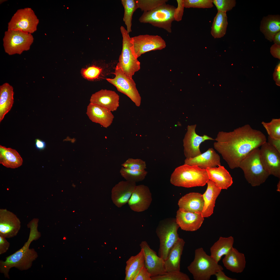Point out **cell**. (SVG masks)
<instances>
[{
	"mask_svg": "<svg viewBox=\"0 0 280 280\" xmlns=\"http://www.w3.org/2000/svg\"><path fill=\"white\" fill-rule=\"evenodd\" d=\"M215 139L214 149L232 169L238 168L241 161L248 153L267 142L263 132L249 124L231 131H219Z\"/></svg>",
	"mask_w": 280,
	"mask_h": 280,
	"instance_id": "obj_1",
	"label": "cell"
},
{
	"mask_svg": "<svg viewBox=\"0 0 280 280\" xmlns=\"http://www.w3.org/2000/svg\"><path fill=\"white\" fill-rule=\"evenodd\" d=\"M38 218L31 220L27 225L30 232L27 241L20 249L7 257L4 261L0 260V272L5 278L10 279L9 272L12 268L14 267L21 271L29 270L38 257L35 249L29 247L32 242L41 237V233L38 229Z\"/></svg>",
	"mask_w": 280,
	"mask_h": 280,
	"instance_id": "obj_2",
	"label": "cell"
},
{
	"mask_svg": "<svg viewBox=\"0 0 280 280\" xmlns=\"http://www.w3.org/2000/svg\"><path fill=\"white\" fill-rule=\"evenodd\" d=\"M208 180L206 169L184 164L175 169L170 181L175 186L190 188L204 186Z\"/></svg>",
	"mask_w": 280,
	"mask_h": 280,
	"instance_id": "obj_3",
	"label": "cell"
},
{
	"mask_svg": "<svg viewBox=\"0 0 280 280\" xmlns=\"http://www.w3.org/2000/svg\"><path fill=\"white\" fill-rule=\"evenodd\" d=\"M239 167L242 170L245 179L253 186L263 183L270 175L261 163L259 148L253 149L244 157L240 162Z\"/></svg>",
	"mask_w": 280,
	"mask_h": 280,
	"instance_id": "obj_4",
	"label": "cell"
},
{
	"mask_svg": "<svg viewBox=\"0 0 280 280\" xmlns=\"http://www.w3.org/2000/svg\"><path fill=\"white\" fill-rule=\"evenodd\" d=\"M187 269L195 280H209L212 276L223 269L202 248L195 250L194 259Z\"/></svg>",
	"mask_w": 280,
	"mask_h": 280,
	"instance_id": "obj_5",
	"label": "cell"
},
{
	"mask_svg": "<svg viewBox=\"0 0 280 280\" xmlns=\"http://www.w3.org/2000/svg\"><path fill=\"white\" fill-rule=\"evenodd\" d=\"M179 227L176 219L163 221L157 227L156 233L159 241L158 256L165 260L171 249L180 238Z\"/></svg>",
	"mask_w": 280,
	"mask_h": 280,
	"instance_id": "obj_6",
	"label": "cell"
},
{
	"mask_svg": "<svg viewBox=\"0 0 280 280\" xmlns=\"http://www.w3.org/2000/svg\"><path fill=\"white\" fill-rule=\"evenodd\" d=\"M176 7L164 4L151 11L143 13L139 19V22L149 23L153 26L172 32V23L174 20V13Z\"/></svg>",
	"mask_w": 280,
	"mask_h": 280,
	"instance_id": "obj_7",
	"label": "cell"
},
{
	"mask_svg": "<svg viewBox=\"0 0 280 280\" xmlns=\"http://www.w3.org/2000/svg\"><path fill=\"white\" fill-rule=\"evenodd\" d=\"M34 41L32 34L22 31L8 30L3 39L5 52L9 55L21 54L29 50Z\"/></svg>",
	"mask_w": 280,
	"mask_h": 280,
	"instance_id": "obj_8",
	"label": "cell"
},
{
	"mask_svg": "<svg viewBox=\"0 0 280 280\" xmlns=\"http://www.w3.org/2000/svg\"><path fill=\"white\" fill-rule=\"evenodd\" d=\"M122 39V47L118 62L116 66L120 68L128 77L132 78L135 73L140 69V63L133 55L130 49V37L126 30L120 27Z\"/></svg>",
	"mask_w": 280,
	"mask_h": 280,
	"instance_id": "obj_9",
	"label": "cell"
},
{
	"mask_svg": "<svg viewBox=\"0 0 280 280\" xmlns=\"http://www.w3.org/2000/svg\"><path fill=\"white\" fill-rule=\"evenodd\" d=\"M130 43L131 52L137 59L147 52L161 50L166 46L165 40L158 35H140L131 38Z\"/></svg>",
	"mask_w": 280,
	"mask_h": 280,
	"instance_id": "obj_10",
	"label": "cell"
},
{
	"mask_svg": "<svg viewBox=\"0 0 280 280\" xmlns=\"http://www.w3.org/2000/svg\"><path fill=\"white\" fill-rule=\"evenodd\" d=\"M39 22L34 12L30 8L19 9L12 17L8 24V29L32 33L37 30Z\"/></svg>",
	"mask_w": 280,
	"mask_h": 280,
	"instance_id": "obj_11",
	"label": "cell"
},
{
	"mask_svg": "<svg viewBox=\"0 0 280 280\" xmlns=\"http://www.w3.org/2000/svg\"><path fill=\"white\" fill-rule=\"evenodd\" d=\"M113 78L106 79L116 88L119 92L129 97L135 105L139 107L141 102V97L136 88V84L132 78L127 76L121 69L116 66Z\"/></svg>",
	"mask_w": 280,
	"mask_h": 280,
	"instance_id": "obj_12",
	"label": "cell"
},
{
	"mask_svg": "<svg viewBox=\"0 0 280 280\" xmlns=\"http://www.w3.org/2000/svg\"><path fill=\"white\" fill-rule=\"evenodd\" d=\"M261 160L269 175L280 178V152L266 142L260 149Z\"/></svg>",
	"mask_w": 280,
	"mask_h": 280,
	"instance_id": "obj_13",
	"label": "cell"
},
{
	"mask_svg": "<svg viewBox=\"0 0 280 280\" xmlns=\"http://www.w3.org/2000/svg\"><path fill=\"white\" fill-rule=\"evenodd\" d=\"M196 126V124L188 126L183 140L184 154L186 158H193L201 154L200 146L202 142L207 140H215L207 135H198L195 132Z\"/></svg>",
	"mask_w": 280,
	"mask_h": 280,
	"instance_id": "obj_14",
	"label": "cell"
},
{
	"mask_svg": "<svg viewBox=\"0 0 280 280\" xmlns=\"http://www.w3.org/2000/svg\"><path fill=\"white\" fill-rule=\"evenodd\" d=\"M143 250L144 256V266L151 277L162 275L166 272L164 261L158 256L156 252L152 249L147 242L142 241L139 244Z\"/></svg>",
	"mask_w": 280,
	"mask_h": 280,
	"instance_id": "obj_15",
	"label": "cell"
},
{
	"mask_svg": "<svg viewBox=\"0 0 280 280\" xmlns=\"http://www.w3.org/2000/svg\"><path fill=\"white\" fill-rule=\"evenodd\" d=\"M152 200L149 188L144 185H140L136 186L128 203L133 211L141 212L148 208Z\"/></svg>",
	"mask_w": 280,
	"mask_h": 280,
	"instance_id": "obj_16",
	"label": "cell"
},
{
	"mask_svg": "<svg viewBox=\"0 0 280 280\" xmlns=\"http://www.w3.org/2000/svg\"><path fill=\"white\" fill-rule=\"evenodd\" d=\"M20 227V221L15 214L6 209H0V235L12 238L17 235Z\"/></svg>",
	"mask_w": 280,
	"mask_h": 280,
	"instance_id": "obj_17",
	"label": "cell"
},
{
	"mask_svg": "<svg viewBox=\"0 0 280 280\" xmlns=\"http://www.w3.org/2000/svg\"><path fill=\"white\" fill-rule=\"evenodd\" d=\"M136 183L122 181L116 184L111 191V199L113 203L120 208L128 203L136 186Z\"/></svg>",
	"mask_w": 280,
	"mask_h": 280,
	"instance_id": "obj_18",
	"label": "cell"
},
{
	"mask_svg": "<svg viewBox=\"0 0 280 280\" xmlns=\"http://www.w3.org/2000/svg\"><path fill=\"white\" fill-rule=\"evenodd\" d=\"M204 220L200 213L185 211L180 208L176 213V220L179 227L184 230L194 231L199 229Z\"/></svg>",
	"mask_w": 280,
	"mask_h": 280,
	"instance_id": "obj_19",
	"label": "cell"
},
{
	"mask_svg": "<svg viewBox=\"0 0 280 280\" xmlns=\"http://www.w3.org/2000/svg\"><path fill=\"white\" fill-rule=\"evenodd\" d=\"M119 96L115 91L102 89L93 94L90 103L97 104L113 112L116 111L119 106Z\"/></svg>",
	"mask_w": 280,
	"mask_h": 280,
	"instance_id": "obj_20",
	"label": "cell"
},
{
	"mask_svg": "<svg viewBox=\"0 0 280 280\" xmlns=\"http://www.w3.org/2000/svg\"><path fill=\"white\" fill-rule=\"evenodd\" d=\"M184 164L196 166L202 169L212 168L221 165L220 157L213 148L194 158H186Z\"/></svg>",
	"mask_w": 280,
	"mask_h": 280,
	"instance_id": "obj_21",
	"label": "cell"
},
{
	"mask_svg": "<svg viewBox=\"0 0 280 280\" xmlns=\"http://www.w3.org/2000/svg\"><path fill=\"white\" fill-rule=\"evenodd\" d=\"M86 114L93 122L107 128L112 123L114 116L111 112L99 105L90 103L87 108Z\"/></svg>",
	"mask_w": 280,
	"mask_h": 280,
	"instance_id": "obj_22",
	"label": "cell"
},
{
	"mask_svg": "<svg viewBox=\"0 0 280 280\" xmlns=\"http://www.w3.org/2000/svg\"><path fill=\"white\" fill-rule=\"evenodd\" d=\"M202 194L197 192L187 193L179 200V208L188 212L201 213L204 206Z\"/></svg>",
	"mask_w": 280,
	"mask_h": 280,
	"instance_id": "obj_23",
	"label": "cell"
},
{
	"mask_svg": "<svg viewBox=\"0 0 280 280\" xmlns=\"http://www.w3.org/2000/svg\"><path fill=\"white\" fill-rule=\"evenodd\" d=\"M207 184V189L202 194L204 203L201 214L204 218L209 217L213 214L216 199L221 190L210 180H208Z\"/></svg>",
	"mask_w": 280,
	"mask_h": 280,
	"instance_id": "obj_24",
	"label": "cell"
},
{
	"mask_svg": "<svg viewBox=\"0 0 280 280\" xmlns=\"http://www.w3.org/2000/svg\"><path fill=\"white\" fill-rule=\"evenodd\" d=\"M224 266L227 269L237 273L242 272L246 265L244 254L233 247L222 260Z\"/></svg>",
	"mask_w": 280,
	"mask_h": 280,
	"instance_id": "obj_25",
	"label": "cell"
},
{
	"mask_svg": "<svg viewBox=\"0 0 280 280\" xmlns=\"http://www.w3.org/2000/svg\"><path fill=\"white\" fill-rule=\"evenodd\" d=\"M209 180L213 182L222 189H227L233 183L232 178L229 172L221 165L218 167L206 169Z\"/></svg>",
	"mask_w": 280,
	"mask_h": 280,
	"instance_id": "obj_26",
	"label": "cell"
},
{
	"mask_svg": "<svg viewBox=\"0 0 280 280\" xmlns=\"http://www.w3.org/2000/svg\"><path fill=\"white\" fill-rule=\"evenodd\" d=\"M185 243L184 240L180 238L171 249L164 261L166 272L180 271L181 258Z\"/></svg>",
	"mask_w": 280,
	"mask_h": 280,
	"instance_id": "obj_27",
	"label": "cell"
},
{
	"mask_svg": "<svg viewBox=\"0 0 280 280\" xmlns=\"http://www.w3.org/2000/svg\"><path fill=\"white\" fill-rule=\"evenodd\" d=\"M260 30L266 39L272 42L275 35L280 31V15H269L264 17L261 22Z\"/></svg>",
	"mask_w": 280,
	"mask_h": 280,
	"instance_id": "obj_28",
	"label": "cell"
},
{
	"mask_svg": "<svg viewBox=\"0 0 280 280\" xmlns=\"http://www.w3.org/2000/svg\"><path fill=\"white\" fill-rule=\"evenodd\" d=\"M13 87L8 83L0 86V122L10 110L14 103Z\"/></svg>",
	"mask_w": 280,
	"mask_h": 280,
	"instance_id": "obj_29",
	"label": "cell"
},
{
	"mask_svg": "<svg viewBox=\"0 0 280 280\" xmlns=\"http://www.w3.org/2000/svg\"><path fill=\"white\" fill-rule=\"evenodd\" d=\"M234 239L232 236L220 237L210 249L211 256L217 263L223 255L227 254L233 247Z\"/></svg>",
	"mask_w": 280,
	"mask_h": 280,
	"instance_id": "obj_30",
	"label": "cell"
},
{
	"mask_svg": "<svg viewBox=\"0 0 280 280\" xmlns=\"http://www.w3.org/2000/svg\"><path fill=\"white\" fill-rule=\"evenodd\" d=\"M23 160L16 150L0 145V163L8 168L15 169L21 166Z\"/></svg>",
	"mask_w": 280,
	"mask_h": 280,
	"instance_id": "obj_31",
	"label": "cell"
},
{
	"mask_svg": "<svg viewBox=\"0 0 280 280\" xmlns=\"http://www.w3.org/2000/svg\"><path fill=\"white\" fill-rule=\"evenodd\" d=\"M125 280H134L141 269L144 266V256L143 250L136 255L131 256L126 261Z\"/></svg>",
	"mask_w": 280,
	"mask_h": 280,
	"instance_id": "obj_32",
	"label": "cell"
},
{
	"mask_svg": "<svg viewBox=\"0 0 280 280\" xmlns=\"http://www.w3.org/2000/svg\"><path fill=\"white\" fill-rule=\"evenodd\" d=\"M228 25L226 13L218 11L214 18L211 27L212 36L215 39L223 37L226 34Z\"/></svg>",
	"mask_w": 280,
	"mask_h": 280,
	"instance_id": "obj_33",
	"label": "cell"
},
{
	"mask_svg": "<svg viewBox=\"0 0 280 280\" xmlns=\"http://www.w3.org/2000/svg\"><path fill=\"white\" fill-rule=\"evenodd\" d=\"M124 9L123 21L126 25L128 33L131 32L132 17L134 12L138 8L136 0H122Z\"/></svg>",
	"mask_w": 280,
	"mask_h": 280,
	"instance_id": "obj_34",
	"label": "cell"
},
{
	"mask_svg": "<svg viewBox=\"0 0 280 280\" xmlns=\"http://www.w3.org/2000/svg\"><path fill=\"white\" fill-rule=\"evenodd\" d=\"M122 176L126 180L136 183L143 180L148 172L145 170H136L128 169L122 166L120 170Z\"/></svg>",
	"mask_w": 280,
	"mask_h": 280,
	"instance_id": "obj_35",
	"label": "cell"
},
{
	"mask_svg": "<svg viewBox=\"0 0 280 280\" xmlns=\"http://www.w3.org/2000/svg\"><path fill=\"white\" fill-rule=\"evenodd\" d=\"M262 124L266 129L269 136L271 138L280 139V118H272L271 121H262Z\"/></svg>",
	"mask_w": 280,
	"mask_h": 280,
	"instance_id": "obj_36",
	"label": "cell"
},
{
	"mask_svg": "<svg viewBox=\"0 0 280 280\" xmlns=\"http://www.w3.org/2000/svg\"><path fill=\"white\" fill-rule=\"evenodd\" d=\"M168 0H136L138 8L146 12L151 11L166 3Z\"/></svg>",
	"mask_w": 280,
	"mask_h": 280,
	"instance_id": "obj_37",
	"label": "cell"
},
{
	"mask_svg": "<svg viewBox=\"0 0 280 280\" xmlns=\"http://www.w3.org/2000/svg\"><path fill=\"white\" fill-rule=\"evenodd\" d=\"M151 280H190L189 276L180 271L166 272L164 274L151 277Z\"/></svg>",
	"mask_w": 280,
	"mask_h": 280,
	"instance_id": "obj_38",
	"label": "cell"
},
{
	"mask_svg": "<svg viewBox=\"0 0 280 280\" xmlns=\"http://www.w3.org/2000/svg\"><path fill=\"white\" fill-rule=\"evenodd\" d=\"M186 8H210L213 6L212 0H183Z\"/></svg>",
	"mask_w": 280,
	"mask_h": 280,
	"instance_id": "obj_39",
	"label": "cell"
},
{
	"mask_svg": "<svg viewBox=\"0 0 280 280\" xmlns=\"http://www.w3.org/2000/svg\"><path fill=\"white\" fill-rule=\"evenodd\" d=\"M121 165L124 168L134 170H143L146 168L145 162L139 159L129 158Z\"/></svg>",
	"mask_w": 280,
	"mask_h": 280,
	"instance_id": "obj_40",
	"label": "cell"
},
{
	"mask_svg": "<svg viewBox=\"0 0 280 280\" xmlns=\"http://www.w3.org/2000/svg\"><path fill=\"white\" fill-rule=\"evenodd\" d=\"M218 11L226 12L232 9L236 5L235 0H212Z\"/></svg>",
	"mask_w": 280,
	"mask_h": 280,
	"instance_id": "obj_41",
	"label": "cell"
},
{
	"mask_svg": "<svg viewBox=\"0 0 280 280\" xmlns=\"http://www.w3.org/2000/svg\"><path fill=\"white\" fill-rule=\"evenodd\" d=\"M102 71L100 68L93 66L83 69L81 72L85 78L89 80H93L98 78Z\"/></svg>",
	"mask_w": 280,
	"mask_h": 280,
	"instance_id": "obj_42",
	"label": "cell"
},
{
	"mask_svg": "<svg viewBox=\"0 0 280 280\" xmlns=\"http://www.w3.org/2000/svg\"><path fill=\"white\" fill-rule=\"evenodd\" d=\"M177 1L178 6L174 12V20L179 22L182 19L185 7L183 0H177Z\"/></svg>",
	"mask_w": 280,
	"mask_h": 280,
	"instance_id": "obj_43",
	"label": "cell"
},
{
	"mask_svg": "<svg viewBox=\"0 0 280 280\" xmlns=\"http://www.w3.org/2000/svg\"><path fill=\"white\" fill-rule=\"evenodd\" d=\"M151 277L147 269L144 266L139 270L134 280H151Z\"/></svg>",
	"mask_w": 280,
	"mask_h": 280,
	"instance_id": "obj_44",
	"label": "cell"
},
{
	"mask_svg": "<svg viewBox=\"0 0 280 280\" xmlns=\"http://www.w3.org/2000/svg\"><path fill=\"white\" fill-rule=\"evenodd\" d=\"M10 246V243L6 238L0 235V254L2 255L6 253Z\"/></svg>",
	"mask_w": 280,
	"mask_h": 280,
	"instance_id": "obj_45",
	"label": "cell"
},
{
	"mask_svg": "<svg viewBox=\"0 0 280 280\" xmlns=\"http://www.w3.org/2000/svg\"><path fill=\"white\" fill-rule=\"evenodd\" d=\"M270 53L274 57L280 59V45L274 43L270 49Z\"/></svg>",
	"mask_w": 280,
	"mask_h": 280,
	"instance_id": "obj_46",
	"label": "cell"
},
{
	"mask_svg": "<svg viewBox=\"0 0 280 280\" xmlns=\"http://www.w3.org/2000/svg\"><path fill=\"white\" fill-rule=\"evenodd\" d=\"M268 142L280 152V139L272 138L268 136Z\"/></svg>",
	"mask_w": 280,
	"mask_h": 280,
	"instance_id": "obj_47",
	"label": "cell"
},
{
	"mask_svg": "<svg viewBox=\"0 0 280 280\" xmlns=\"http://www.w3.org/2000/svg\"><path fill=\"white\" fill-rule=\"evenodd\" d=\"M274 78L276 85L280 86V63L276 66L273 74Z\"/></svg>",
	"mask_w": 280,
	"mask_h": 280,
	"instance_id": "obj_48",
	"label": "cell"
},
{
	"mask_svg": "<svg viewBox=\"0 0 280 280\" xmlns=\"http://www.w3.org/2000/svg\"><path fill=\"white\" fill-rule=\"evenodd\" d=\"M217 280H236L235 278H233L227 276L223 270H220L217 272L215 275Z\"/></svg>",
	"mask_w": 280,
	"mask_h": 280,
	"instance_id": "obj_49",
	"label": "cell"
},
{
	"mask_svg": "<svg viewBox=\"0 0 280 280\" xmlns=\"http://www.w3.org/2000/svg\"><path fill=\"white\" fill-rule=\"evenodd\" d=\"M35 145L37 149L41 150L44 149L46 147L45 142L39 139H36L35 140Z\"/></svg>",
	"mask_w": 280,
	"mask_h": 280,
	"instance_id": "obj_50",
	"label": "cell"
},
{
	"mask_svg": "<svg viewBox=\"0 0 280 280\" xmlns=\"http://www.w3.org/2000/svg\"><path fill=\"white\" fill-rule=\"evenodd\" d=\"M273 41L274 43L280 45V31L275 35L273 37Z\"/></svg>",
	"mask_w": 280,
	"mask_h": 280,
	"instance_id": "obj_51",
	"label": "cell"
},
{
	"mask_svg": "<svg viewBox=\"0 0 280 280\" xmlns=\"http://www.w3.org/2000/svg\"><path fill=\"white\" fill-rule=\"evenodd\" d=\"M277 191L278 192L280 191V181H279L278 183L277 184Z\"/></svg>",
	"mask_w": 280,
	"mask_h": 280,
	"instance_id": "obj_52",
	"label": "cell"
}]
</instances>
